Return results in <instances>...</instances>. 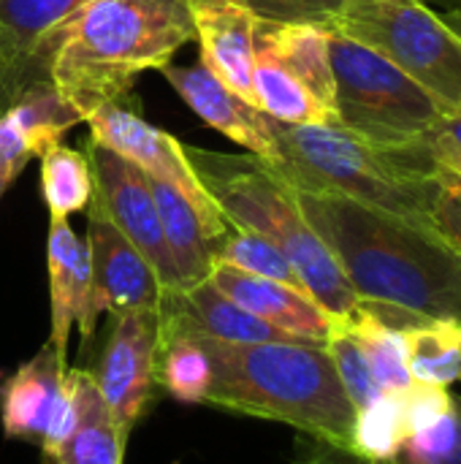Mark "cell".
I'll use <instances>...</instances> for the list:
<instances>
[{
	"label": "cell",
	"instance_id": "obj_3",
	"mask_svg": "<svg viewBox=\"0 0 461 464\" xmlns=\"http://www.w3.org/2000/svg\"><path fill=\"white\" fill-rule=\"evenodd\" d=\"M196 340L212 364L204 405L288 424L318 443L351 449L356 408L323 345Z\"/></svg>",
	"mask_w": 461,
	"mask_h": 464
},
{
	"label": "cell",
	"instance_id": "obj_15",
	"mask_svg": "<svg viewBox=\"0 0 461 464\" xmlns=\"http://www.w3.org/2000/svg\"><path fill=\"white\" fill-rule=\"evenodd\" d=\"M158 321L160 345L182 337H204L220 343H293L283 332L239 307L209 280L185 291H163Z\"/></svg>",
	"mask_w": 461,
	"mask_h": 464
},
{
	"label": "cell",
	"instance_id": "obj_25",
	"mask_svg": "<svg viewBox=\"0 0 461 464\" xmlns=\"http://www.w3.org/2000/svg\"><path fill=\"white\" fill-rule=\"evenodd\" d=\"M41 174L38 188L43 207L49 209V218H71L76 212H84L95 196V179L92 169L84 152L57 144L41 158Z\"/></svg>",
	"mask_w": 461,
	"mask_h": 464
},
{
	"label": "cell",
	"instance_id": "obj_21",
	"mask_svg": "<svg viewBox=\"0 0 461 464\" xmlns=\"http://www.w3.org/2000/svg\"><path fill=\"white\" fill-rule=\"evenodd\" d=\"M68 381L76 392L79 416L60 449L43 459L49 464H122L128 432L114 419L111 408L103 402L92 372L82 367H68Z\"/></svg>",
	"mask_w": 461,
	"mask_h": 464
},
{
	"label": "cell",
	"instance_id": "obj_8",
	"mask_svg": "<svg viewBox=\"0 0 461 464\" xmlns=\"http://www.w3.org/2000/svg\"><path fill=\"white\" fill-rule=\"evenodd\" d=\"M255 106L288 125H334V73L329 27L304 22H258Z\"/></svg>",
	"mask_w": 461,
	"mask_h": 464
},
{
	"label": "cell",
	"instance_id": "obj_34",
	"mask_svg": "<svg viewBox=\"0 0 461 464\" xmlns=\"http://www.w3.org/2000/svg\"><path fill=\"white\" fill-rule=\"evenodd\" d=\"M432 226L456 253H461V190L443 188L432 209Z\"/></svg>",
	"mask_w": 461,
	"mask_h": 464
},
{
	"label": "cell",
	"instance_id": "obj_6",
	"mask_svg": "<svg viewBox=\"0 0 461 464\" xmlns=\"http://www.w3.org/2000/svg\"><path fill=\"white\" fill-rule=\"evenodd\" d=\"M337 125L383 147H416L448 117L405 71L364 44L329 30Z\"/></svg>",
	"mask_w": 461,
	"mask_h": 464
},
{
	"label": "cell",
	"instance_id": "obj_1",
	"mask_svg": "<svg viewBox=\"0 0 461 464\" xmlns=\"http://www.w3.org/2000/svg\"><path fill=\"white\" fill-rule=\"evenodd\" d=\"M296 201L359 302L461 321V253L432 220L323 193H296Z\"/></svg>",
	"mask_w": 461,
	"mask_h": 464
},
{
	"label": "cell",
	"instance_id": "obj_9",
	"mask_svg": "<svg viewBox=\"0 0 461 464\" xmlns=\"http://www.w3.org/2000/svg\"><path fill=\"white\" fill-rule=\"evenodd\" d=\"M160 359L158 310H133L111 315L109 337L98 356L92 381L111 408L120 427L130 435L152 405Z\"/></svg>",
	"mask_w": 461,
	"mask_h": 464
},
{
	"label": "cell",
	"instance_id": "obj_7",
	"mask_svg": "<svg viewBox=\"0 0 461 464\" xmlns=\"http://www.w3.org/2000/svg\"><path fill=\"white\" fill-rule=\"evenodd\" d=\"M329 30L378 52L461 114V38L427 0H345Z\"/></svg>",
	"mask_w": 461,
	"mask_h": 464
},
{
	"label": "cell",
	"instance_id": "obj_12",
	"mask_svg": "<svg viewBox=\"0 0 461 464\" xmlns=\"http://www.w3.org/2000/svg\"><path fill=\"white\" fill-rule=\"evenodd\" d=\"M84 0H0V111L49 79L65 19Z\"/></svg>",
	"mask_w": 461,
	"mask_h": 464
},
{
	"label": "cell",
	"instance_id": "obj_40",
	"mask_svg": "<svg viewBox=\"0 0 461 464\" xmlns=\"http://www.w3.org/2000/svg\"><path fill=\"white\" fill-rule=\"evenodd\" d=\"M459 381H461V378H459Z\"/></svg>",
	"mask_w": 461,
	"mask_h": 464
},
{
	"label": "cell",
	"instance_id": "obj_2",
	"mask_svg": "<svg viewBox=\"0 0 461 464\" xmlns=\"http://www.w3.org/2000/svg\"><path fill=\"white\" fill-rule=\"evenodd\" d=\"M193 38L190 0H84L60 30L49 79L84 117L128 98L141 73L168 65Z\"/></svg>",
	"mask_w": 461,
	"mask_h": 464
},
{
	"label": "cell",
	"instance_id": "obj_23",
	"mask_svg": "<svg viewBox=\"0 0 461 464\" xmlns=\"http://www.w3.org/2000/svg\"><path fill=\"white\" fill-rule=\"evenodd\" d=\"M413 381L451 389L461 378V321L413 315L402 324Z\"/></svg>",
	"mask_w": 461,
	"mask_h": 464
},
{
	"label": "cell",
	"instance_id": "obj_26",
	"mask_svg": "<svg viewBox=\"0 0 461 464\" xmlns=\"http://www.w3.org/2000/svg\"><path fill=\"white\" fill-rule=\"evenodd\" d=\"M408 440L402 394L380 392L370 405L356 411L351 449L367 459H397Z\"/></svg>",
	"mask_w": 461,
	"mask_h": 464
},
{
	"label": "cell",
	"instance_id": "obj_18",
	"mask_svg": "<svg viewBox=\"0 0 461 464\" xmlns=\"http://www.w3.org/2000/svg\"><path fill=\"white\" fill-rule=\"evenodd\" d=\"M65 372V359L52 345H43L33 359L0 378V424L5 438L43 443L68 400Z\"/></svg>",
	"mask_w": 461,
	"mask_h": 464
},
{
	"label": "cell",
	"instance_id": "obj_14",
	"mask_svg": "<svg viewBox=\"0 0 461 464\" xmlns=\"http://www.w3.org/2000/svg\"><path fill=\"white\" fill-rule=\"evenodd\" d=\"M46 272H49V304L52 329L46 345L62 359L68 351V334L79 326L82 345L95 340L98 313L92 304V269L84 239L76 237L65 218H49L46 234Z\"/></svg>",
	"mask_w": 461,
	"mask_h": 464
},
{
	"label": "cell",
	"instance_id": "obj_27",
	"mask_svg": "<svg viewBox=\"0 0 461 464\" xmlns=\"http://www.w3.org/2000/svg\"><path fill=\"white\" fill-rule=\"evenodd\" d=\"M212 383V364L204 345L196 337H182L160 345L158 386H163L177 402L204 405Z\"/></svg>",
	"mask_w": 461,
	"mask_h": 464
},
{
	"label": "cell",
	"instance_id": "obj_24",
	"mask_svg": "<svg viewBox=\"0 0 461 464\" xmlns=\"http://www.w3.org/2000/svg\"><path fill=\"white\" fill-rule=\"evenodd\" d=\"M5 111L30 141L35 158L62 144V136L73 125L84 122V117L60 95L52 79L30 84Z\"/></svg>",
	"mask_w": 461,
	"mask_h": 464
},
{
	"label": "cell",
	"instance_id": "obj_35",
	"mask_svg": "<svg viewBox=\"0 0 461 464\" xmlns=\"http://www.w3.org/2000/svg\"><path fill=\"white\" fill-rule=\"evenodd\" d=\"M304 464H402V462H399V457H397V459H383V462H378V459H367V457L356 454L353 449H342V446L321 443V446L310 454V459H307Z\"/></svg>",
	"mask_w": 461,
	"mask_h": 464
},
{
	"label": "cell",
	"instance_id": "obj_31",
	"mask_svg": "<svg viewBox=\"0 0 461 464\" xmlns=\"http://www.w3.org/2000/svg\"><path fill=\"white\" fill-rule=\"evenodd\" d=\"M245 5L255 19L261 22H304V24H321L331 27V22L340 16L345 0H234Z\"/></svg>",
	"mask_w": 461,
	"mask_h": 464
},
{
	"label": "cell",
	"instance_id": "obj_37",
	"mask_svg": "<svg viewBox=\"0 0 461 464\" xmlns=\"http://www.w3.org/2000/svg\"><path fill=\"white\" fill-rule=\"evenodd\" d=\"M443 16V22L461 38V8H448V11H437Z\"/></svg>",
	"mask_w": 461,
	"mask_h": 464
},
{
	"label": "cell",
	"instance_id": "obj_38",
	"mask_svg": "<svg viewBox=\"0 0 461 464\" xmlns=\"http://www.w3.org/2000/svg\"><path fill=\"white\" fill-rule=\"evenodd\" d=\"M8 188H11V179L0 174V201H3V196H5V190H8Z\"/></svg>",
	"mask_w": 461,
	"mask_h": 464
},
{
	"label": "cell",
	"instance_id": "obj_4",
	"mask_svg": "<svg viewBox=\"0 0 461 464\" xmlns=\"http://www.w3.org/2000/svg\"><path fill=\"white\" fill-rule=\"evenodd\" d=\"M272 155L264 158L296 193L342 196L394 215L432 220L443 182L429 144L383 147L342 125H288L266 114Z\"/></svg>",
	"mask_w": 461,
	"mask_h": 464
},
{
	"label": "cell",
	"instance_id": "obj_30",
	"mask_svg": "<svg viewBox=\"0 0 461 464\" xmlns=\"http://www.w3.org/2000/svg\"><path fill=\"white\" fill-rule=\"evenodd\" d=\"M402 464H461V397L456 408L437 427L413 435L399 451Z\"/></svg>",
	"mask_w": 461,
	"mask_h": 464
},
{
	"label": "cell",
	"instance_id": "obj_13",
	"mask_svg": "<svg viewBox=\"0 0 461 464\" xmlns=\"http://www.w3.org/2000/svg\"><path fill=\"white\" fill-rule=\"evenodd\" d=\"M87 212V250L92 269L95 313L120 315L133 310H158L163 285L147 258L106 220L92 204Z\"/></svg>",
	"mask_w": 461,
	"mask_h": 464
},
{
	"label": "cell",
	"instance_id": "obj_28",
	"mask_svg": "<svg viewBox=\"0 0 461 464\" xmlns=\"http://www.w3.org/2000/svg\"><path fill=\"white\" fill-rule=\"evenodd\" d=\"M215 264H226V266H234V269L255 275V277H266V280H277V283L304 288L296 269L285 258V253L253 231L231 228V234L223 239V245L215 256Z\"/></svg>",
	"mask_w": 461,
	"mask_h": 464
},
{
	"label": "cell",
	"instance_id": "obj_39",
	"mask_svg": "<svg viewBox=\"0 0 461 464\" xmlns=\"http://www.w3.org/2000/svg\"><path fill=\"white\" fill-rule=\"evenodd\" d=\"M454 3V8H461V0H451Z\"/></svg>",
	"mask_w": 461,
	"mask_h": 464
},
{
	"label": "cell",
	"instance_id": "obj_16",
	"mask_svg": "<svg viewBox=\"0 0 461 464\" xmlns=\"http://www.w3.org/2000/svg\"><path fill=\"white\" fill-rule=\"evenodd\" d=\"M149 185L155 193L163 239L177 272V291L209 280L215 269V256L234 226L217 204H198L187 198L179 188L158 179H149Z\"/></svg>",
	"mask_w": 461,
	"mask_h": 464
},
{
	"label": "cell",
	"instance_id": "obj_19",
	"mask_svg": "<svg viewBox=\"0 0 461 464\" xmlns=\"http://www.w3.org/2000/svg\"><path fill=\"white\" fill-rule=\"evenodd\" d=\"M163 79L174 92L220 136L245 147L258 158L272 155V136L266 128V114L228 90L204 63L198 65H163Z\"/></svg>",
	"mask_w": 461,
	"mask_h": 464
},
{
	"label": "cell",
	"instance_id": "obj_29",
	"mask_svg": "<svg viewBox=\"0 0 461 464\" xmlns=\"http://www.w3.org/2000/svg\"><path fill=\"white\" fill-rule=\"evenodd\" d=\"M326 351L334 362V370H337L353 408L361 411L364 405H370L380 394V389L375 383V375H372L370 362H367L364 351L359 348V343L337 324L329 343H326Z\"/></svg>",
	"mask_w": 461,
	"mask_h": 464
},
{
	"label": "cell",
	"instance_id": "obj_22",
	"mask_svg": "<svg viewBox=\"0 0 461 464\" xmlns=\"http://www.w3.org/2000/svg\"><path fill=\"white\" fill-rule=\"evenodd\" d=\"M413 315L416 313H405L397 307L359 302V307L348 318L337 321L364 351L380 392L402 394L413 383L408 370L405 334H402V324L410 321Z\"/></svg>",
	"mask_w": 461,
	"mask_h": 464
},
{
	"label": "cell",
	"instance_id": "obj_11",
	"mask_svg": "<svg viewBox=\"0 0 461 464\" xmlns=\"http://www.w3.org/2000/svg\"><path fill=\"white\" fill-rule=\"evenodd\" d=\"M84 122L90 125V141L130 160L149 179L174 185L198 204H215L196 177L185 155V144L177 136L147 122L139 111L122 106L120 101H111L90 109L84 114Z\"/></svg>",
	"mask_w": 461,
	"mask_h": 464
},
{
	"label": "cell",
	"instance_id": "obj_32",
	"mask_svg": "<svg viewBox=\"0 0 461 464\" xmlns=\"http://www.w3.org/2000/svg\"><path fill=\"white\" fill-rule=\"evenodd\" d=\"M402 405H405L408 438H413V435H421V432L437 427L446 416H451L456 408V397L446 386L413 381L402 392Z\"/></svg>",
	"mask_w": 461,
	"mask_h": 464
},
{
	"label": "cell",
	"instance_id": "obj_20",
	"mask_svg": "<svg viewBox=\"0 0 461 464\" xmlns=\"http://www.w3.org/2000/svg\"><path fill=\"white\" fill-rule=\"evenodd\" d=\"M193 27L201 46V63L236 95L255 103L253 65L258 22L234 0H190Z\"/></svg>",
	"mask_w": 461,
	"mask_h": 464
},
{
	"label": "cell",
	"instance_id": "obj_17",
	"mask_svg": "<svg viewBox=\"0 0 461 464\" xmlns=\"http://www.w3.org/2000/svg\"><path fill=\"white\" fill-rule=\"evenodd\" d=\"M209 283L293 343L326 348L337 326V321L299 285L255 277L226 264H215Z\"/></svg>",
	"mask_w": 461,
	"mask_h": 464
},
{
	"label": "cell",
	"instance_id": "obj_10",
	"mask_svg": "<svg viewBox=\"0 0 461 464\" xmlns=\"http://www.w3.org/2000/svg\"><path fill=\"white\" fill-rule=\"evenodd\" d=\"M87 160L95 179L92 207L147 258L163 291H177V272L163 239V226L149 177L130 160L87 139Z\"/></svg>",
	"mask_w": 461,
	"mask_h": 464
},
{
	"label": "cell",
	"instance_id": "obj_5",
	"mask_svg": "<svg viewBox=\"0 0 461 464\" xmlns=\"http://www.w3.org/2000/svg\"><path fill=\"white\" fill-rule=\"evenodd\" d=\"M185 155L228 223L277 245L296 269L304 291L334 321L348 318L359 307V296L326 242L307 223L293 188L264 158L253 152L198 150L190 144H185Z\"/></svg>",
	"mask_w": 461,
	"mask_h": 464
},
{
	"label": "cell",
	"instance_id": "obj_36",
	"mask_svg": "<svg viewBox=\"0 0 461 464\" xmlns=\"http://www.w3.org/2000/svg\"><path fill=\"white\" fill-rule=\"evenodd\" d=\"M437 130L443 133V136H448L451 141H456L461 147V114H451V117H446L440 125H437Z\"/></svg>",
	"mask_w": 461,
	"mask_h": 464
},
{
	"label": "cell",
	"instance_id": "obj_33",
	"mask_svg": "<svg viewBox=\"0 0 461 464\" xmlns=\"http://www.w3.org/2000/svg\"><path fill=\"white\" fill-rule=\"evenodd\" d=\"M429 144V155L435 160V171L437 179L443 182V188H454L461 190V147L456 141H451L448 136H443L437 128L429 133L427 139Z\"/></svg>",
	"mask_w": 461,
	"mask_h": 464
}]
</instances>
